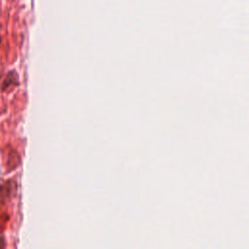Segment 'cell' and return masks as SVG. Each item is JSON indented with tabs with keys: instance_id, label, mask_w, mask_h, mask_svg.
Returning a JSON list of instances; mask_svg holds the SVG:
<instances>
[{
	"instance_id": "6da1fadb",
	"label": "cell",
	"mask_w": 249,
	"mask_h": 249,
	"mask_svg": "<svg viewBox=\"0 0 249 249\" xmlns=\"http://www.w3.org/2000/svg\"><path fill=\"white\" fill-rule=\"evenodd\" d=\"M12 81H18V74L15 71H12L8 74V76L6 77V79H5V81L2 85V89L6 90L10 87H15V86L18 85L17 83H14V82L12 83Z\"/></svg>"
},
{
	"instance_id": "7a4b0ae2",
	"label": "cell",
	"mask_w": 249,
	"mask_h": 249,
	"mask_svg": "<svg viewBox=\"0 0 249 249\" xmlns=\"http://www.w3.org/2000/svg\"><path fill=\"white\" fill-rule=\"evenodd\" d=\"M0 42H1V38H0Z\"/></svg>"
}]
</instances>
